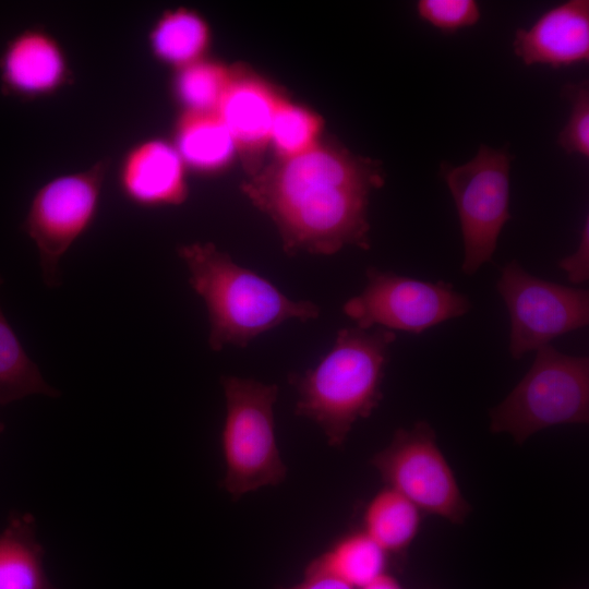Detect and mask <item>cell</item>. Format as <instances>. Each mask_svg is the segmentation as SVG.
<instances>
[{"instance_id":"cell-1","label":"cell","mask_w":589,"mask_h":589,"mask_svg":"<svg viewBox=\"0 0 589 589\" xmlns=\"http://www.w3.org/2000/svg\"><path fill=\"white\" fill-rule=\"evenodd\" d=\"M383 183L378 163L317 142L251 176L242 191L276 225L287 254L330 255L370 249L369 197Z\"/></svg>"},{"instance_id":"cell-2","label":"cell","mask_w":589,"mask_h":589,"mask_svg":"<svg viewBox=\"0 0 589 589\" xmlns=\"http://www.w3.org/2000/svg\"><path fill=\"white\" fill-rule=\"evenodd\" d=\"M177 252L188 267L191 288L206 306L213 351L229 345L243 348L286 321L320 316L317 304L291 300L211 242L182 244Z\"/></svg>"},{"instance_id":"cell-3","label":"cell","mask_w":589,"mask_h":589,"mask_svg":"<svg viewBox=\"0 0 589 589\" xmlns=\"http://www.w3.org/2000/svg\"><path fill=\"white\" fill-rule=\"evenodd\" d=\"M395 332L344 327L329 351L303 374H293L296 414L314 421L332 446H341L353 424L382 400V382Z\"/></svg>"},{"instance_id":"cell-4","label":"cell","mask_w":589,"mask_h":589,"mask_svg":"<svg viewBox=\"0 0 589 589\" xmlns=\"http://www.w3.org/2000/svg\"><path fill=\"white\" fill-rule=\"evenodd\" d=\"M589 421V357L566 354L551 345L536 350L525 376L490 410V430L517 444L560 424Z\"/></svg>"},{"instance_id":"cell-5","label":"cell","mask_w":589,"mask_h":589,"mask_svg":"<svg viewBox=\"0 0 589 589\" xmlns=\"http://www.w3.org/2000/svg\"><path fill=\"white\" fill-rule=\"evenodd\" d=\"M226 416L220 435L226 474L223 486L233 497L284 481L287 468L275 436L278 386L252 378L223 376Z\"/></svg>"},{"instance_id":"cell-6","label":"cell","mask_w":589,"mask_h":589,"mask_svg":"<svg viewBox=\"0 0 589 589\" xmlns=\"http://www.w3.org/2000/svg\"><path fill=\"white\" fill-rule=\"evenodd\" d=\"M513 156L506 147L480 145L468 163H443L441 173L455 202L464 243L461 272L474 275L490 262L509 214V169Z\"/></svg>"},{"instance_id":"cell-7","label":"cell","mask_w":589,"mask_h":589,"mask_svg":"<svg viewBox=\"0 0 589 589\" xmlns=\"http://www.w3.org/2000/svg\"><path fill=\"white\" fill-rule=\"evenodd\" d=\"M108 165L103 159L88 169L58 176L33 195L22 230L37 248L48 288L61 285L60 260L97 216Z\"/></svg>"},{"instance_id":"cell-8","label":"cell","mask_w":589,"mask_h":589,"mask_svg":"<svg viewBox=\"0 0 589 589\" xmlns=\"http://www.w3.org/2000/svg\"><path fill=\"white\" fill-rule=\"evenodd\" d=\"M365 276L364 289L342 305V313L362 329L421 334L471 308L467 296L442 280H418L373 266L366 268Z\"/></svg>"},{"instance_id":"cell-9","label":"cell","mask_w":589,"mask_h":589,"mask_svg":"<svg viewBox=\"0 0 589 589\" xmlns=\"http://www.w3.org/2000/svg\"><path fill=\"white\" fill-rule=\"evenodd\" d=\"M388 488L397 491L421 512L462 524L470 506L440 449L435 432L425 421L398 429L384 449L371 459Z\"/></svg>"},{"instance_id":"cell-10","label":"cell","mask_w":589,"mask_h":589,"mask_svg":"<svg viewBox=\"0 0 589 589\" xmlns=\"http://www.w3.org/2000/svg\"><path fill=\"white\" fill-rule=\"evenodd\" d=\"M496 289L510 318L508 351L520 359L589 323V291L541 279L516 260L501 272Z\"/></svg>"},{"instance_id":"cell-11","label":"cell","mask_w":589,"mask_h":589,"mask_svg":"<svg viewBox=\"0 0 589 589\" xmlns=\"http://www.w3.org/2000/svg\"><path fill=\"white\" fill-rule=\"evenodd\" d=\"M280 98L260 76L242 69L231 70L216 113L228 130L250 177L260 171Z\"/></svg>"},{"instance_id":"cell-12","label":"cell","mask_w":589,"mask_h":589,"mask_svg":"<svg viewBox=\"0 0 589 589\" xmlns=\"http://www.w3.org/2000/svg\"><path fill=\"white\" fill-rule=\"evenodd\" d=\"M70 75L62 46L39 27L15 34L0 55L1 89L16 98L29 100L53 94Z\"/></svg>"},{"instance_id":"cell-13","label":"cell","mask_w":589,"mask_h":589,"mask_svg":"<svg viewBox=\"0 0 589 589\" xmlns=\"http://www.w3.org/2000/svg\"><path fill=\"white\" fill-rule=\"evenodd\" d=\"M119 187L123 196L136 206H177L189 195L187 166L172 143L145 139L124 154Z\"/></svg>"},{"instance_id":"cell-14","label":"cell","mask_w":589,"mask_h":589,"mask_svg":"<svg viewBox=\"0 0 589 589\" xmlns=\"http://www.w3.org/2000/svg\"><path fill=\"white\" fill-rule=\"evenodd\" d=\"M515 55L526 64L568 67L589 59V1L569 0L517 29Z\"/></svg>"},{"instance_id":"cell-15","label":"cell","mask_w":589,"mask_h":589,"mask_svg":"<svg viewBox=\"0 0 589 589\" xmlns=\"http://www.w3.org/2000/svg\"><path fill=\"white\" fill-rule=\"evenodd\" d=\"M31 514H11L0 533V589H58L44 568L45 550Z\"/></svg>"},{"instance_id":"cell-16","label":"cell","mask_w":589,"mask_h":589,"mask_svg":"<svg viewBox=\"0 0 589 589\" xmlns=\"http://www.w3.org/2000/svg\"><path fill=\"white\" fill-rule=\"evenodd\" d=\"M187 167L201 173H213L232 159L233 141L216 112L181 113L172 143Z\"/></svg>"},{"instance_id":"cell-17","label":"cell","mask_w":589,"mask_h":589,"mask_svg":"<svg viewBox=\"0 0 589 589\" xmlns=\"http://www.w3.org/2000/svg\"><path fill=\"white\" fill-rule=\"evenodd\" d=\"M209 39L205 20L187 8L164 12L148 34L153 56L176 70L203 59Z\"/></svg>"},{"instance_id":"cell-18","label":"cell","mask_w":589,"mask_h":589,"mask_svg":"<svg viewBox=\"0 0 589 589\" xmlns=\"http://www.w3.org/2000/svg\"><path fill=\"white\" fill-rule=\"evenodd\" d=\"M388 554L363 530L338 539L311 561L305 572L321 573L361 589L385 573Z\"/></svg>"},{"instance_id":"cell-19","label":"cell","mask_w":589,"mask_h":589,"mask_svg":"<svg viewBox=\"0 0 589 589\" xmlns=\"http://www.w3.org/2000/svg\"><path fill=\"white\" fill-rule=\"evenodd\" d=\"M421 510L397 491L386 486L368 503L363 531L387 554L401 553L417 537Z\"/></svg>"},{"instance_id":"cell-20","label":"cell","mask_w":589,"mask_h":589,"mask_svg":"<svg viewBox=\"0 0 589 589\" xmlns=\"http://www.w3.org/2000/svg\"><path fill=\"white\" fill-rule=\"evenodd\" d=\"M2 283L0 277V285ZM33 394L59 396V392L46 383L36 363L27 356L0 308V405Z\"/></svg>"},{"instance_id":"cell-21","label":"cell","mask_w":589,"mask_h":589,"mask_svg":"<svg viewBox=\"0 0 589 589\" xmlns=\"http://www.w3.org/2000/svg\"><path fill=\"white\" fill-rule=\"evenodd\" d=\"M231 69L205 58L177 70L173 92L185 111L216 112Z\"/></svg>"},{"instance_id":"cell-22","label":"cell","mask_w":589,"mask_h":589,"mask_svg":"<svg viewBox=\"0 0 589 589\" xmlns=\"http://www.w3.org/2000/svg\"><path fill=\"white\" fill-rule=\"evenodd\" d=\"M321 129L318 116L281 97L275 109L269 144L278 158L297 156L318 142Z\"/></svg>"},{"instance_id":"cell-23","label":"cell","mask_w":589,"mask_h":589,"mask_svg":"<svg viewBox=\"0 0 589 589\" xmlns=\"http://www.w3.org/2000/svg\"><path fill=\"white\" fill-rule=\"evenodd\" d=\"M562 95L570 101L569 119L560 132L558 144L567 154L589 157V84L587 80L568 83Z\"/></svg>"},{"instance_id":"cell-24","label":"cell","mask_w":589,"mask_h":589,"mask_svg":"<svg viewBox=\"0 0 589 589\" xmlns=\"http://www.w3.org/2000/svg\"><path fill=\"white\" fill-rule=\"evenodd\" d=\"M417 12L423 21L443 32L472 26L481 16L474 0H420Z\"/></svg>"},{"instance_id":"cell-25","label":"cell","mask_w":589,"mask_h":589,"mask_svg":"<svg viewBox=\"0 0 589 589\" xmlns=\"http://www.w3.org/2000/svg\"><path fill=\"white\" fill-rule=\"evenodd\" d=\"M558 266L563 269L569 283L581 285L589 279V220L584 223L577 250L560 260Z\"/></svg>"},{"instance_id":"cell-26","label":"cell","mask_w":589,"mask_h":589,"mask_svg":"<svg viewBox=\"0 0 589 589\" xmlns=\"http://www.w3.org/2000/svg\"><path fill=\"white\" fill-rule=\"evenodd\" d=\"M287 589H353L349 585L332 576L305 572L304 579Z\"/></svg>"},{"instance_id":"cell-27","label":"cell","mask_w":589,"mask_h":589,"mask_svg":"<svg viewBox=\"0 0 589 589\" xmlns=\"http://www.w3.org/2000/svg\"><path fill=\"white\" fill-rule=\"evenodd\" d=\"M361 589H404L390 575L384 573Z\"/></svg>"},{"instance_id":"cell-28","label":"cell","mask_w":589,"mask_h":589,"mask_svg":"<svg viewBox=\"0 0 589 589\" xmlns=\"http://www.w3.org/2000/svg\"><path fill=\"white\" fill-rule=\"evenodd\" d=\"M4 430V424L0 422V433Z\"/></svg>"}]
</instances>
